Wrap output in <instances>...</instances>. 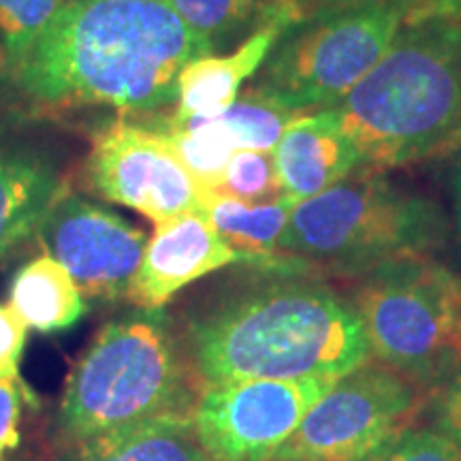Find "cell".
<instances>
[{
    "mask_svg": "<svg viewBox=\"0 0 461 461\" xmlns=\"http://www.w3.org/2000/svg\"><path fill=\"white\" fill-rule=\"evenodd\" d=\"M214 48L169 0H67L3 75L34 113L112 107L152 115L177 101V77Z\"/></svg>",
    "mask_w": 461,
    "mask_h": 461,
    "instance_id": "6da1fadb",
    "label": "cell"
},
{
    "mask_svg": "<svg viewBox=\"0 0 461 461\" xmlns=\"http://www.w3.org/2000/svg\"><path fill=\"white\" fill-rule=\"evenodd\" d=\"M173 330L199 387L255 378H342L370 355L355 305L305 278L303 261L255 267Z\"/></svg>",
    "mask_w": 461,
    "mask_h": 461,
    "instance_id": "7a4b0ae2",
    "label": "cell"
},
{
    "mask_svg": "<svg viewBox=\"0 0 461 461\" xmlns=\"http://www.w3.org/2000/svg\"><path fill=\"white\" fill-rule=\"evenodd\" d=\"M336 112L361 163L400 167L459 149L461 17H428L397 32Z\"/></svg>",
    "mask_w": 461,
    "mask_h": 461,
    "instance_id": "3957f363",
    "label": "cell"
},
{
    "mask_svg": "<svg viewBox=\"0 0 461 461\" xmlns=\"http://www.w3.org/2000/svg\"><path fill=\"white\" fill-rule=\"evenodd\" d=\"M201 387L163 310L115 316L67 376L54 445L163 417H193Z\"/></svg>",
    "mask_w": 461,
    "mask_h": 461,
    "instance_id": "277c9868",
    "label": "cell"
},
{
    "mask_svg": "<svg viewBox=\"0 0 461 461\" xmlns=\"http://www.w3.org/2000/svg\"><path fill=\"white\" fill-rule=\"evenodd\" d=\"M447 233V216L434 201L403 193L376 171H350L293 207L280 252L312 269L366 276L434 250Z\"/></svg>",
    "mask_w": 461,
    "mask_h": 461,
    "instance_id": "5b68a950",
    "label": "cell"
},
{
    "mask_svg": "<svg viewBox=\"0 0 461 461\" xmlns=\"http://www.w3.org/2000/svg\"><path fill=\"white\" fill-rule=\"evenodd\" d=\"M355 308L378 361L425 391L461 361V278L425 255L366 274Z\"/></svg>",
    "mask_w": 461,
    "mask_h": 461,
    "instance_id": "8992f818",
    "label": "cell"
},
{
    "mask_svg": "<svg viewBox=\"0 0 461 461\" xmlns=\"http://www.w3.org/2000/svg\"><path fill=\"white\" fill-rule=\"evenodd\" d=\"M414 7L380 0L316 11L282 34L255 88L299 112L336 107L383 60Z\"/></svg>",
    "mask_w": 461,
    "mask_h": 461,
    "instance_id": "52a82bcc",
    "label": "cell"
},
{
    "mask_svg": "<svg viewBox=\"0 0 461 461\" xmlns=\"http://www.w3.org/2000/svg\"><path fill=\"white\" fill-rule=\"evenodd\" d=\"M425 391L384 363L344 374L310 408L274 461H367L406 434Z\"/></svg>",
    "mask_w": 461,
    "mask_h": 461,
    "instance_id": "ba28073f",
    "label": "cell"
},
{
    "mask_svg": "<svg viewBox=\"0 0 461 461\" xmlns=\"http://www.w3.org/2000/svg\"><path fill=\"white\" fill-rule=\"evenodd\" d=\"M339 378L229 380L201 389L193 428L212 461H274Z\"/></svg>",
    "mask_w": 461,
    "mask_h": 461,
    "instance_id": "9c48e42d",
    "label": "cell"
},
{
    "mask_svg": "<svg viewBox=\"0 0 461 461\" xmlns=\"http://www.w3.org/2000/svg\"><path fill=\"white\" fill-rule=\"evenodd\" d=\"M90 190L140 212L154 224L205 212L207 190L190 176L157 131L137 120H112L92 135L84 165Z\"/></svg>",
    "mask_w": 461,
    "mask_h": 461,
    "instance_id": "30bf717a",
    "label": "cell"
},
{
    "mask_svg": "<svg viewBox=\"0 0 461 461\" xmlns=\"http://www.w3.org/2000/svg\"><path fill=\"white\" fill-rule=\"evenodd\" d=\"M34 238L84 297L99 302H126L148 244L140 227L71 188L45 212Z\"/></svg>",
    "mask_w": 461,
    "mask_h": 461,
    "instance_id": "8fae6325",
    "label": "cell"
},
{
    "mask_svg": "<svg viewBox=\"0 0 461 461\" xmlns=\"http://www.w3.org/2000/svg\"><path fill=\"white\" fill-rule=\"evenodd\" d=\"M240 263L205 212L173 216L154 224L126 302L141 310H163L182 288Z\"/></svg>",
    "mask_w": 461,
    "mask_h": 461,
    "instance_id": "7c38bea8",
    "label": "cell"
},
{
    "mask_svg": "<svg viewBox=\"0 0 461 461\" xmlns=\"http://www.w3.org/2000/svg\"><path fill=\"white\" fill-rule=\"evenodd\" d=\"M295 0H274L258 22L255 32L229 56H203L182 68L177 77L176 118L216 115L230 107L240 96L241 84L252 77L282 34L305 20Z\"/></svg>",
    "mask_w": 461,
    "mask_h": 461,
    "instance_id": "4fadbf2b",
    "label": "cell"
},
{
    "mask_svg": "<svg viewBox=\"0 0 461 461\" xmlns=\"http://www.w3.org/2000/svg\"><path fill=\"white\" fill-rule=\"evenodd\" d=\"M67 188V173L48 148L0 131V261L37 235Z\"/></svg>",
    "mask_w": 461,
    "mask_h": 461,
    "instance_id": "5bb4252c",
    "label": "cell"
},
{
    "mask_svg": "<svg viewBox=\"0 0 461 461\" xmlns=\"http://www.w3.org/2000/svg\"><path fill=\"white\" fill-rule=\"evenodd\" d=\"M274 160L282 194L299 203L344 180L361 163V154L339 124L336 107H327L288 126Z\"/></svg>",
    "mask_w": 461,
    "mask_h": 461,
    "instance_id": "9a60e30c",
    "label": "cell"
},
{
    "mask_svg": "<svg viewBox=\"0 0 461 461\" xmlns=\"http://www.w3.org/2000/svg\"><path fill=\"white\" fill-rule=\"evenodd\" d=\"M48 461H212L193 417H163L51 447Z\"/></svg>",
    "mask_w": 461,
    "mask_h": 461,
    "instance_id": "2e32d148",
    "label": "cell"
},
{
    "mask_svg": "<svg viewBox=\"0 0 461 461\" xmlns=\"http://www.w3.org/2000/svg\"><path fill=\"white\" fill-rule=\"evenodd\" d=\"M295 205L285 194L269 203H246L214 190L207 193L205 216L218 235L238 252L240 265L276 267L291 261V257L280 252V240Z\"/></svg>",
    "mask_w": 461,
    "mask_h": 461,
    "instance_id": "e0dca14e",
    "label": "cell"
},
{
    "mask_svg": "<svg viewBox=\"0 0 461 461\" xmlns=\"http://www.w3.org/2000/svg\"><path fill=\"white\" fill-rule=\"evenodd\" d=\"M9 305L28 330L58 333L71 330L86 314V302L71 274L56 258L41 255L17 269Z\"/></svg>",
    "mask_w": 461,
    "mask_h": 461,
    "instance_id": "ac0fdd59",
    "label": "cell"
},
{
    "mask_svg": "<svg viewBox=\"0 0 461 461\" xmlns=\"http://www.w3.org/2000/svg\"><path fill=\"white\" fill-rule=\"evenodd\" d=\"M305 113L308 112L288 107L252 86L222 113L212 115V120L230 141L235 152L238 149L274 152L288 126Z\"/></svg>",
    "mask_w": 461,
    "mask_h": 461,
    "instance_id": "d6986e66",
    "label": "cell"
},
{
    "mask_svg": "<svg viewBox=\"0 0 461 461\" xmlns=\"http://www.w3.org/2000/svg\"><path fill=\"white\" fill-rule=\"evenodd\" d=\"M186 24L212 48L248 26H258L274 0H169Z\"/></svg>",
    "mask_w": 461,
    "mask_h": 461,
    "instance_id": "ffe728a7",
    "label": "cell"
},
{
    "mask_svg": "<svg viewBox=\"0 0 461 461\" xmlns=\"http://www.w3.org/2000/svg\"><path fill=\"white\" fill-rule=\"evenodd\" d=\"M67 0H0V50L5 73L24 58Z\"/></svg>",
    "mask_w": 461,
    "mask_h": 461,
    "instance_id": "44dd1931",
    "label": "cell"
},
{
    "mask_svg": "<svg viewBox=\"0 0 461 461\" xmlns=\"http://www.w3.org/2000/svg\"><path fill=\"white\" fill-rule=\"evenodd\" d=\"M218 193L230 194L246 203H269L282 197L274 152L238 149L224 169Z\"/></svg>",
    "mask_w": 461,
    "mask_h": 461,
    "instance_id": "7402d4cb",
    "label": "cell"
},
{
    "mask_svg": "<svg viewBox=\"0 0 461 461\" xmlns=\"http://www.w3.org/2000/svg\"><path fill=\"white\" fill-rule=\"evenodd\" d=\"M380 461H461V447L442 431H412L380 455Z\"/></svg>",
    "mask_w": 461,
    "mask_h": 461,
    "instance_id": "603a6c76",
    "label": "cell"
},
{
    "mask_svg": "<svg viewBox=\"0 0 461 461\" xmlns=\"http://www.w3.org/2000/svg\"><path fill=\"white\" fill-rule=\"evenodd\" d=\"M34 402V395L26 389L22 380L0 376V461L5 455L20 445V419L22 400Z\"/></svg>",
    "mask_w": 461,
    "mask_h": 461,
    "instance_id": "cb8c5ba5",
    "label": "cell"
},
{
    "mask_svg": "<svg viewBox=\"0 0 461 461\" xmlns=\"http://www.w3.org/2000/svg\"><path fill=\"white\" fill-rule=\"evenodd\" d=\"M26 322L9 303H0V376L20 378V361L26 346Z\"/></svg>",
    "mask_w": 461,
    "mask_h": 461,
    "instance_id": "d4e9b609",
    "label": "cell"
},
{
    "mask_svg": "<svg viewBox=\"0 0 461 461\" xmlns=\"http://www.w3.org/2000/svg\"><path fill=\"white\" fill-rule=\"evenodd\" d=\"M436 423L445 436L461 447V361L448 374L445 383L438 384Z\"/></svg>",
    "mask_w": 461,
    "mask_h": 461,
    "instance_id": "484cf974",
    "label": "cell"
},
{
    "mask_svg": "<svg viewBox=\"0 0 461 461\" xmlns=\"http://www.w3.org/2000/svg\"><path fill=\"white\" fill-rule=\"evenodd\" d=\"M428 17H461V0H420L408 15L406 24L428 20Z\"/></svg>",
    "mask_w": 461,
    "mask_h": 461,
    "instance_id": "4316f807",
    "label": "cell"
},
{
    "mask_svg": "<svg viewBox=\"0 0 461 461\" xmlns=\"http://www.w3.org/2000/svg\"><path fill=\"white\" fill-rule=\"evenodd\" d=\"M295 3L302 7L305 15H312L316 11L325 9H342V7H355V5H366V3H380V0H295ZM414 3H420V0H414Z\"/></svg>",
    "mask_w": 461,
    "mask_h": 461,
    "instance_id": "83f0119b",
    "label": "cell"
},
{
    "mask_svg": "<svg viewBox=\"0 0 461 461\" xmlns=\"http://www.w3.org/2000/svg\"><path fill=\"white\" fill-rule=\"evenodd\" d=\"M457 193H459V221H461V169H459V180H457Z\"/></svg>",
    "mask_w": 461,
    "mask_h": 461,
    "instance_id": "f1b7e54d",
    "label": "cell"
},
{
    "mask_svg": "<svg viewBox=\"0 0 461 461\" xmlns=\"http://www.w3.org/2000/svg\"><path fill=\"white\" fill-rule=\"evenodd\" d=\"M5 67H7V65H5V56H3V50H0V77H3V75H5Z\"/></svg>",
    "mask_w": 461,
    "mask_h": 461,
    "instance_id": "f546056e",
    "label": "cell"
}]
</instances>
